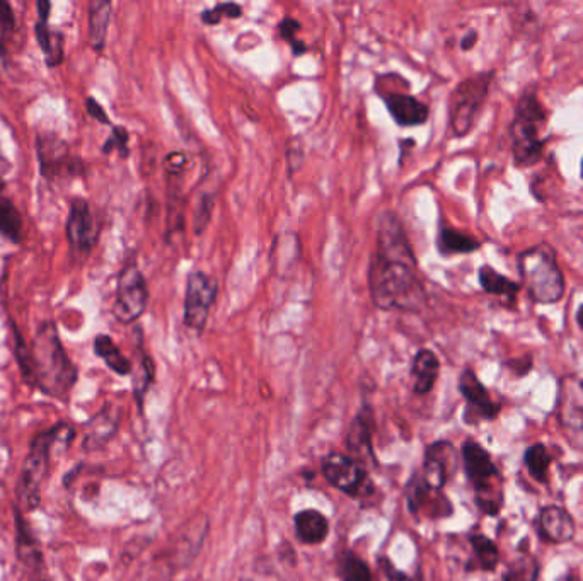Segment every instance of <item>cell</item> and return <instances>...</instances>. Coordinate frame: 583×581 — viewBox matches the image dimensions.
I'll use <instances>...</instances> for the list:
<instances>
[{
	"mask_svg": "<svg viewBox=\"0 0 583 581\" xmlns=\"http://www.w3.org/2000/svg\"><path fill=\"white\" fill-rule=\"evenodd\" d=\"M381 98L386 103L389 115L396 121L399 127H422L427 123L430 110L425 103L415 96L405 93H381Z\"/></svg>",
	"mask_w": 583,
	"mask_h": 581,
	"instance_id": "2e32d148",
	"label": "cell"
},
{
	"mask_svg": "<svg viewBox=\"0 0 583 581\" xmlns=\"http://www.w3.org/2000/svg\"><path fill=\"white\" fill-rule=\"evenodd\" d=\"M36 40L45 53L48 67H57L64 60V36L57 29L48 26V21L36 23Z\"/></svg>",
	"mask_w": 583,
	"mask_h": 581,
	"instance_id": "484cf974",
	"label": "cell"
},
{
	"mask_svg": "<svg viewBox=\"0 0 583 581\" xmlns=\"http://www.w3.org/2000/svg\"><path fill=\"white\" fill-rule=\"evenodd\" d=\"M294 529L299 541L316 546L326 541L330 534V522L318 510H302L294 515Z\"/></svg>",
	"mask_w": 583,
	"mask_h": 581,
	"instance_id": "44dd1931",
	"label": "cell"
},
{
	"mask_svg": "<svg viewBox=\"0 0 583 581\" xmlns=\"http://www.w3.org/2000/svg\"><path fill=\"white\" fill-rule=\"evenodd\" d=\"M111 21V4L104 0H94L89 6V41L96 52H101L106 43L108 26Z\"/></svg>",
	"mask_w": 583,
	"mask_h": 581,
	"instance_id": "d4e9b609",
	"label": "cell"
},
{
	"mask_svg": "<svg viewBox=\"0 0 583 581\" xmlns=\"http://www.w3.org/2000/svg\"><path fill=\"white\" fill-rule=\"evenodd\" d=\"M580 389H582L583 392V380H580Z\"/></svg>",
	"mask_w": 583,
	"mask_h": 581,
	"instance_id": "c3c4849f",
	"label": "cell"
},
{
	"mask_svg": "<svg viewBox=\"0 0 583 581\" xmlns=\"http://www.w3.org/2000/svg\"><path fill=\"white\" fill-rule=\"evenodd\" d=\"M149 304V288L142 271L127 265L118 277L113 314L123 324H132L142 317Z\"/></svg>",
	"mask_w": 583,
	"mask_h": 581,
	"instance_id": "9c48e42d",
	"label": "cell"
},
{
	"mask_svg": "<svg viewBox=\"0 0 583 581\" xmlns=\"http://www.w3.org/2000/svg\"><path fill=\"white\" fill-rule=\"evenodd\" d=\"M440 360L432 350H420L411 363V377H413V391L418 396H425L432 391L435 382L439 379Z\"/></svg>",
	"mask_w": 583,
	"mask_h": 581,
	"instance_id": "ffe728a7",
	"label": "cell"
},
{
	"mask_svg": "<svg viewBox=\"0 0 583 581\" xmlns=\"http://www.w3.org/2000/svg\"><path fill=\"white\" fill-rule=\"evenodd\" d=\"M437 248L442 256H456V254H471L481 248V242L471 234L456 231L451 227H442L437 237Z\"/></svg>",
	"mask_w": 583,
	"mask_h": 581,
	"instance_id": "cb8c5ba5",
	"label": "cell"
},
{
	"mask_svg": "<svg viewBox=\"0 0 583 581\" xmlns=\"http://www.w3.org/2000/svg\"><path fill=\"white\" fill-rule=\"evenodd\" d=\"M469 544L473 547L474 559L481 571H495L500 563V551L497 544L485 534L469 535Z\"/></svg>",
	"mask_w": 583,
	"mask_h": 581,
	"instance_id": "f1b7e54d",
	"label": "cell"
},
{
	"mask_svg": "<svg viewBox=\"0 0 583 581\" xmlns=\"http://www.w3.org/2000/svg\"><path fill=\"white\" fill-rule=\"evenodd\" d=\"M577 324L578 326H580V329H582L583 331V304L580 305V307H578L577 309Z\"/></svg>",
	"mask_w": 583,
	"mask_h": 581,
	"instance_id": "bcb514c9",
	"label": "cell"
},
{
	"mask_svg": "<svg viewBox=\"0 0 583 581\" xmlns=\"http://www.w3.org/2000/svg\"><path fill=\"white\" fill-rule=\"evenodd\" d=\"M241 16H243V7L236 2H226V4H217L214 9H205L200 19L208 26H215L224 18L237 19Z\"/></svg>",
	"mask_w": 583,
	"mask_h": 581,
	"instance_id": "d6a6232c",
	"label": "cell"
},
{
	"mask_svg": "<svg viewBox=\"0 0 583 581\" xmlns=\"http://www.w3.org/2000/svg\"><path fill=\"white\" fill-rule=\"evenodd\" d=\"M493 72L471 75L459 84L449 101V127L456 139H464L473 130L490 94Z\"/></svg>",
	"mask_w": 583,
	"mask_h": 581,
	"instance_id": "52a82bcc",
	"label": "cell"
},
{
	"mask_svg": "<svg viewBox=\"0 0 583 581\" xmlns=\"http://www.w3.org/2000/svg\"><path fill=\"white\" fill-rule=\"evenodd\" d=\"M456 469L457 455L454 445L447 440H439V442H433L425 452L423 472L420 474L430 488L442 491Z\"/></svg>",
	"mask_w": 583,
	"mask_h": 581,
	"instance_id": "4fadbf2b",
	"label": "cell"
},
{
	"mask_svg": "<svg viewBox=\"0 0 583 581\" xmlns=\"http://www.w3.org/2000/svg\"><path fill=\"white\" fill-rule=\"evenodd\" d=\"M478 280H480L481 288L485 290L486 294L502 297L507 302L508 307H514L522 283L514 282L512 278L505 277L490 265L481 266L478 270Z\"/></svg>",
	"mask_w": 583,
	"mask_h": 581,
	"instance_id": "7402d4cb",
	"label": "cell"
},
{
	"mask_svg": "<svg viewBox=\"0 0 583 581\" xmlns=\"http://www.w3.org/2000/svg\"><path fill=\"white\" fill-rule=\"evenodd\" d=\"M537 534L549 544H566L575 539L577 525L565 508L549 505L539 512Z\"/></svg>",
	"mask_w": 583,
	"mask_h": 581,
	"instance_id": "9a60e30c",
	"label": "cell"
},
{
	"mask_svg": "<svg viewBox=\"0 0 583 581\" xmlns=\"http://www.w3.org/2000/svg\"><path fill=\"white\" fill-rule=\"evenodd\" d=\"M301 28V23L294 18H283L277 26L278 33L292 47L295 57H301L307 50L306 43L297 40V33L301 31Z\"/></svg>",
	"mask_w": 583,
	"mask_h": 581,
	"instance_id": "836d02e7",
	"label": "cell"
},
{
	"mask_svg": "<svg viewBox=\"0 0 583 581\" xmlns=\"http://www.w3.org/2000/svg\"><path fill=\"white\" fill-rule=\"evenodd\" d=\"M186 156L185 154H181V152H174V154H169L166 157V166H168L169 171L171 173H179L183 166H185Z\"/></svg>",
	"mask_w": 583,
	"mask_h": 581,
	"instance_id": "60d3db41",
	"label": "cell"
},
{
	"mask_svg": "<svg viewBox=\"0 0 583 581\" xmlns=\"http://www.w3.org/2000/svg\"><path fill=\"white\" fill-rule=\"evenodd\" d=\"M33 386L47 396L65 399L77 382V367L65 353L55 324L45 323L38 329L31 346Z\"/></svg>",
	"mask_w": 583,
	"mask_h": 581,
	"instance_id": "7a4b0ae2",
	"label": "cell"
},
{
	"mask_svg": "<svg viewBox=\"0 0 583 581\" xmlns=\"http://www.w3.org/2000/svg\"><path fill=\"white\" fill-rule=\"evenodd\" d=\"M405 496L410 512L413 515L420 513L423 508H427L428 503H433V507L439 510L440 517L452 515L451 501L442 495V491H435V489L430 488L425 483V479L422 478L420 472H415L411 476L410 481L406 484Z\"/></svg>",
	"mask_w": 583,
	"mask_h": 581,
	"instance_id": "d6986e66",
	"label": "cell"
},
{
	"mask_svg": "<svg viewBox=\"0 0 583 581\" xmlns=\"http://www.w3.org/2000/svg\"><path fill=\"white\" fill-rule=\"evenodd\" d=\"M340 575L343 581H372V573L367 563L364 559L353 556L352 553L343 554Z\"/></svg>",
	"mask_w": 583,
	"mask_h": 581,
	"instance_id": "1f68e13d",
	"label": "cell"
},
{
	"mask_svg": "<svg viewBox=\"0 0 583 581\" xmlns=\"http://www.w3.org/2000/svg\"><path fill=\"white\" fill-rule=\"evenodd\" d=\"M539 573H541L539 561L531 554H524L508 564L502 581H537Z\"/></svg>",
	"mask_w": 583,
	"mask_h": 581,
	"instance_id": "4dcf8cb0",
	"label": "cell"
},
{
	"mask_svg": "<svg viewBox=\"0 0 583 581\" xmlns=\"http://www.w3.org/2000/svg\"><path fill=\"white\" fill-rule=\"evenodd\" d=\"M67 239L77 254L91 253L94 244L98 241V229L93 212L84 200H74L70 205L69 219H67Z\"/></svg>",
	"mask_w": 583,
	"mask_h": 581,
	"instance_id": "5bb4252c",
	"label": "cell"
},
{
	"mask_svg": "<svg viewBox=\"0 0 583 581\" xmlns=\"http://www.w3.org/2000/svg\"><path fill=\"white\" fill-rule=\"evenodd\" d=\"M522 287L536 304L553 305L565 297V275L558 254L548 242H541L517 256Z\"/></svg>",
	"mask_w": 583,
	"mask_h": 581,
	"instance_id": "277c9868",
	"label": "cell"
},
{
	"mask_svg": "<svg viewBox=\"0 0 583 581\" xmlns=\"http://www.w3.org/2000/svg\"><path fill=\"white\" fill-rule=\"evenodd\" d=\"M113 150H118L120 156H128V132L125 128L115 127L111 133L110 140L104 144V154H110Z\"/></svg>",
	"mask_w": 583,
	"mask_h": 581,
	"instance_id": "8d00e7d4",
	"label": "cell"
},
{
	"mask_svg": "<svg viewBox=\"0 0 583 581\" xmlns=\"http://www.w3.org/2000/svg\"><path fill=\"white\" fill-rule=\"evenodd\" d=\"M476 43H478V31H474V29H471L468 35L462 36L461 40L462 52H469V50H473V48L476 47Z\"/></svg>",
	"mask_w": 583,
	"mask_h": 581,
	"instance_id": "7bdbcfd3",
	"label": "cell"
},
{
	"mask_svg": "<svg viewBox=\"0 0 583 581\" xmlns=\"http://www.w3.org/2000/svg\"><path fill=\"white\" fill-rule=\"evenodd\" d=\"M2 186H4V181H2V178H0V188H2Z\"/></svg>",
	"mask_w": 583,
	"mask_h": 581,
	"instance_id": "681fc988",
	"label": "cell"
},
{
	"mask_svg": "<svg viewBox=\"0 0 583 581\" xmlns=\"http://www.w3.org/2000/svg\"><path fill=\"white\" fill-rule=\"evenodd\" d=\"M52 4L50 2H38V14H40V21H48V14H50Z\"/></svg>",
	"mask_w": 583,
	"mask_h": 581,
	"instance_id": "ee69618b",
	"label": "cell"
},
{
	"mask_svg": "<svg viewBox=\"0 0 583 581\" xmlns=\"http://www.w3.org/2000/svg\"><path fill=\"white\" fill-rule=\"evenodd\" d=\"M565 428L573 445L583 452V408H573L570 415L565 416Z\"/></svg>",
	"mask_w": 583,
	"mask_h": 581,
	"instance_id": "d590c367",
	"label": "cell"
},
{
	"mask_svg": "<svg viewBox=\"0 0 583 581\" xmlns=\"http://www.w3.org/2000/svg\"><path fill=\"white\" fill-rule=\"evenodd\" d=\"M118 426H120V413L113 406H104L99 413L87 421L84 438H82V449L86 452L101 449L115 437Z\"/></svg>",
	"mask_w": 583,
	"mask_h": 581,
	"instance_id": "ac0fdd59",
	"label": "cell"
},
{
	"mask_svg": "<svg viewBox=\"0 0 583 581\" xmlns=\"http://www.w3.org/2000/svg\"><path fill=\"white\" fill-rule=\"evenodd\" d=\"M551 462H553V457L544 447V443H534L524 452V466L536 483L548 484Z\"/></svg>",
	"mask_w": 583,
	"mask_h": 581,
	"instance_id": "83f0119b",
	"label": "cell"
},
{
	"mask_svg": "<svg viewBox=\"0 0 583 581\" xmlns=\"http://www.w3.org/2000/svg\"><path fill=\"white\" fill-rule=\"evenodd\" d=\"M461 455L466 476L476 491V505L486 515L497 517L503 505V479L490 452L480 443L466 440Z\"/></svg>",
	"mask_w": 583,
	"mask_h": 581,
	"instance_id": "8992f818",
	"label": "cell"
},
{
	"mask_svg": "<svg viewBox=\"0 0 583 581\" xmlns=\"http://www.w3.org/2000/svg\"><path fill=\"white\" fill-rule=\"evenodd\" d=\"M0 28L7 31L14 28V16H12L11 7L6 2H0Z\"/></svg>",
	"mask_w": 583,
	"mask_h": 581,
	"instance_id": "b9f144b4",
	"label": "cell"
},
{
	"mask_svg": "<svg viewBox=\"0 0 583 581\" xmlns=\"http://www.w3.org/2000/svg\"><path fill=\"white\" fill-rule=\"evenodd\" d=\"M212 208H214V203L210 202L208 198L198 205L197 215H195V234H202L205 231L210 215H212Z\"/></svg>",
	"mask_w": 583,
	"mask_h": 581,
	"instance_id": "74e56055",
	"label": "cell"
},
{
	"mask_svg": "<svg viewBox=\"0 0 583 581\" xmlns=\"http://www.w3.org/2000/svg\"><path fill=\"white\" fill-rule=\"evenodd\" d=\"M0 234L12 242L21 241V236H23L21 215L4 196H0Z\"/></svg>",
	"mask_w": 583,
	"mask_h": 581,
	"instance_id": "f546056e",
	"label": "cell"
},
{
	"mask_svg": "<svg viewBox=\"0 0 583 581\" xmlns=\"http://www.w3.org/2000/svg\"><path fill=\"white\" fill-rule=\"evenodd\" d=\"M459 392L468 403V408H466V421L468 423L495 420L502 409L500 404L491 399L485 384L471 369L464 370L459 377Z\"/></svg>",
	"mask_w": 583,
	"mask_h": 581,
	"instance_id": "7c38bea8",
	"label": "cell"
},
{
	"mask_svg": "<svg viewBox=\"0 0 583 581\" xmlns=\"http://www.w3.org/2000/svg\"><path fill=\"white\" fill-rule=\"evenodd\" d=\"M507 367L515 375L524 377V375L529 374L532 370V357L531 355H524V357L514 358V360L507 362Z\"/></svg>",
	"mask_w": 583,
	"mask_h": 581,
	"instance_id": "f35d334b",
	"label": "cell"
},
{
	"mask_svg": "<svg viewBox=\"0 0 583 581\" xmlns=\"http://www.w3.org/2000/svg\"><path fill=\"white\" fill-rule=\"evenodd\" d=\"M372 432H374V421L369 406H365L357 418L353 420L348 430L347 449L348 455L355 459L360 466H365L374 461V447H372Z\"/></svg>",
	"mask_w": 583,
	"mask_h": 581,
	"instance_id": "e0dca14e",
	"label": "cell"
},
{
	"mask_svg": "<svg viewBox=\"0 0 583 581\" xmlns=\"http://www.w3.org/2000/svg\"><path fill=\"white\" fill-rule=\"evenodd\" d=\"M580 176H582V179H583V157H582V164H580Z\"/></svg>",
	"mask_w": 583,
	"mask_h": 581,
	"instance_id": "7dc6e473",
	"label": "cell"
},
{
	"mask_svg": "<svg viewBox=\"0 0 583 581\" xmlns=\"http://www.w3.org/2000/svg\"><path fill=\"white\" fill-rule=\"evenodd\" d=\"M38 157H40L41 174L45 178L57 176L62 167H69V149L55 137L41 135L38 139Z\"/></svg>",
	"mask_w": 583,
	"mask_h": 581,
	"instance_id": "603a6c76",
	"label": "cell"
},
{
	"mask_svg": "<svg viewBox=\"0 0 583 581\" xmlns=\"http://www.w3.org/2000/svg\"><path fill=\"white\" fill-rule=\"evenodd\" d=\"M12 520H14V546L19 563L23 564L24 571L28 573L29 578H33V581H47V563L41 551L40 541L36 539L35 532L18 505H14Z\"/></svg>",
	"mask_w": 583,
	"mask_h": 581,
	"instance_id": "8fae6325",
	"label": "cell"
},
{
	"mask_svg": "<svg viewBox=\"0 0 583 581\" xmlns=\"http://www.w3.org/2000/svg\"><path fill=\"white\" fill-rule=\"evenodd\" d=\"M76 438V430L67 423H57L48 430L36 433L29 443V450L24 457L21 476L18 483V498L26 512H33L40 507L41 489L48 478L53 454L60 443L69 447V443Z\"/></svg>",
	"mask_w": 583,
	"mask_h": 581,
	"instance_id": "3957f363",
	"label": "cell"
},
{
	"mask_svg": "<svg viewBox=\"0 0 583 581\" xmlns=\"http://www.w3.org/2000/svg\"><path fill=\"white\" fill-rule=\"evenodd\" d=\"M154 375H156L154 363H152L151 357L144 355L142 357V363H140V375L133 380V394L137 397L140 406H142V401H144L145 392H147L149 386L154 382Z\"/></svg>",
	"mask_w": 583,
	"mask_h": 581,
	"instance_id": "e575fe53",
	"label": "cell"
},
{
	"mask_svg": "<svg viewBox=\"0 0 583 581\" xmlns=\"http://www.w3.org/2000/svg\"><path fill=\"white\" fill-rule=\"evenodd\" d=\"M369 288L372 302L381 311H411L423 300L416 256L396 213H381L377 220Z\"/></svg>",
	"mask_w": 583,
	"mask_h": 581,
	"instance_id": "6da1fadb",
	"label": "cell"
},
{
	"mask_svg": "<svg viewBox=\"0 0 583 581\" xmlns=\"http://www.w3.org/2000/svg\"><path fill=\"white\" fill-rule=\"evenodd\" d=\"M87 111H89V115L93 116L94 120H98L103 125H110V118L104 113L103 106L96 99H87Z\"/></svg>",
	"mask_w": 583,
	"mask_h": 581,
	"instance_id": "ab89813d",
	"label": "cell"
},
{
	"mask_svg": "<svg viewBox=\"0 0 583 581\" xmlns=\"http://www.w3.org/2000/svg\"><path fill=\"white\" fill-rule=\"evenodd\" d=\"M323 478L345 495L360 498L369 486V476L364 466L341 452H330L321 462Z\"/></svg>",
	"mask_w": 583,
	"mask_h": 581,
	"instance_id": "30bf717a",
	"label": "cell"
},
{
	"mask_svg": "<svg viewBox=\"0 0 583 581\" xmlns=\"http://www.w3.org/2000/svg\"><path fill=\"white\" fill-rule=\"evenodd\" d=\"M219 285L205 271H191L186 278L183 323L195 333H202L207 326L210 309L217 299Z\"/></svg>",
	"mask_w": 583,
	"mask_h": 581,
	"instance_id": "ba28073f",
	"label": "cell"
},
{
	"mask_svg": "<svg viewBox=\"0 0 583 581\" xmlns=\"http://www.w3.org/2000/svg\"><path fill=\"white\" fill-rule=\"evenodd\" d=\"M94 351L101 360H103L108 367H110L115 374L130 375L132 374V362L123 355L120 348L115 345V341L111 340L110 336L106 334H99L98 338L94 340Z\"/></svg>",
	"mask_w": 583,
	"mask_h": 581,
	"instance_id": "4316f807",
	"label": "cell"
},
{
	"mask_svg": "<svg viewBox=\"0 0 583 581\" xmlns=\"http://www.w3.org/2000/svg\"><path fill=\"white\" fill-rule=\"evenodd\" d=\"M556 581H580V578H578L577 573H573V571H568V573H565V575L560 576V578H558V580Z\"/></svg>",
	"mask_w": 583,
	"mask_h": 581,
	"instance_id": "f6af8a7d",
	"label": "cell"
},
{
	"mask_svg": "<svg viewBox=\"0 0 583 581\" xmlns=\"http://www.w3.org/2000/svg\"><path fill=\"white\" fill-rule=\"evenodd\" d=\"M548 125V111L534 91H526L515 106L514 120L510 125V142L515 166L531 167L544 156V128Z\"/></svg>",
	"mask_w": 583,
	"mask_h": 581,
	"instance_id": "5b68a950",
	"label": "cell"
}]
</instances>
